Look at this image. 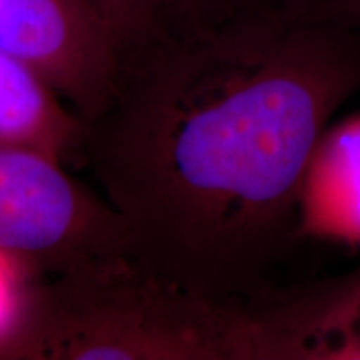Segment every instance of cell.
Wrapping results in <instances>:
<instances>
[{
	"label": "cell",
	"mask_w": 360,
	"mask_h": 360,
	"mask_svg": "<svg viewBox=\"0 0 360 360\" xmlns=\"http://www.w3.org/2000/svg\"><path fill=\"white\" fill-rule=\"evenodd\" d=\"M360 92V37L278 4L124 49L77 164L124 250L214 300L282 283L328 120Z\"/></svg>",
	"instance_id": "obj_1"
},
{
	"label": "cell",
	"mask_w": 360,
	"mask_h": 360,
	"mask_svg": "<svg viewBox=\"0 0 360 360\" xmlns=\"http://www.w3.org/2000/svg\"><path fill=\"white\" fill-rule=\"evenodd\" d=\"M20 360H252L244 307L152 272L125 250L42 277Z\"/></svg>",
	"instance_id": "obj_2"
},
{
	"label": "cell",
	"mask_w": 360,
	"mask_h": 360,
	"mask_svg": "<svg viewBox=\"0 0 360 360\" xmlns=\"http://www.w3.org/2000/svg\"><path fill=\"white\" fill-rule=\"evenodd\" d=\"M114 250L122 231L96 188L44 152L0 143V252L47 277Z\"/></svg>",
	"instance_id": "obj_3"
},
{
	"label": "cell",
	"mask_w": 360,
	"mask_h": 360,
	"mask_svg": "<svg viewBox=\"0 0 360 360\" xmlns=\"http://www.w3.org/2000/svg\"><path fill=\"white\" fill-rule=\"evenodd\" d=\"M0 51L32 67L85 120L109 96L122 44L87 0H0Z\"/></svg>",
	"instance_id": "obj_4"
},
{
	"label": "cell",
	"mask_w": 360,
	"mask_h": 360,
	"mask_svg": "<svg viewBox=\"0 0 360 360\" xmlns=\"http://www.w3.org/2000/svg\"><path fill=\"white\" fill-rule=\"evenodd\" d=\"M82 119L19 58L0 51V143L34 148L77 164Z\"/></svg>",
	"instance_id": "obj_5"
},
{
	"label": "cell",
	"mask_w": 360,
	"mask_h": 360,
	"mask_svg": "<svg viewBox=\"0 0 360 360\" xmlns=\"http://www.w3.org/2000/svg\"><path fill=\"white\" fill-rule=\"evenodd\" d=\"M305 236L360 240V117L323 134L304 192Z\"/></svg>",
	"instance_id": "obj_6"
},
{
	"label": "cell",
	"mask_w": 360,
	"mask_h": 360,
	"mask_svg": "<svg viewBox=\"0 0 360 360\" xmlns=\"http://www.w3.org/2000/svg\"><path fill=\"white\" fill-rule=\"evenodd\" d=\"M40 281L32 267L0 252V359L20 360Z\"/></svg>",
	"instance_id": "obj_7"
},
{
	"label": "cell",
	"mask_w": 360,
	"mask_h": 360,
	"mask_svg": "<svg viewBox=\"0 0 360 360\" xmlns=\"http://www.w3.org/2000/svg\"><path fill=\"white\" fill-rule=\"evenodd\" d=\"M114 30L124 49L159 32L164 25L157 0H87Z\"/></svg>",
	"instance_id": "obj_8"
},
{
	"label": "cell",
	"mask_w": 360,
	"mask_h": 360,
	"mask_svg": "<svg viewBox=\"0 0 360 360\" xmlns=\"http://www.w3.org/2000/svg\"><path fill=\"white\" fill-rule=\"evenodd\" d=\"M164 27L207 25L225 20L252 7L281 4V0H157Z\"/></svg>",
	"instance_id": "obj_9"
},
{
	"label": "cell",
	"mask_w": 360,
	"mask_h": 360,
	"mask_svg": "<svg viewBox=\"0 0 360 360\" xmlns=\"http://www.w3.org/2000/svg\"><path fill=\"white\" fill-rule=\"evenodd\" d=\"M304 17L360 37V0H310Z\"/></svg>",
	"instance_id": "obj_10"
},
{
	"label": "cell",
	"mask_w": 360,
	"mask_h": 360,
	"mask_svg": "<svg viewBox=\"0 0 360 360\" xmlns=\"http://www.w3.org/2000/svg\"><path fill=\"white\" fill-rule=\"evenodd\" d=\"M281 2L285 11L295 13V15H304L307 12L310 0H281Z\"/></svg>",
	"instance_id": "obj_11"
}]
</instances>
